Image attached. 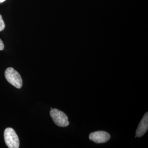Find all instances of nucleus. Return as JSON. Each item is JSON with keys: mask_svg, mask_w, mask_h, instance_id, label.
<instances>
[{"mask_svg": "<svg viewBox=\"0 0 148 148\" xmlns=\"http://www.w3.org/2000/svg\"><path fill=\"white\" fill-rule=\"evenodd\" d=\"M5 77L7 81L16 88L20 89L23 86L21 76L13 68H8L5 71Z\"/></svg>", "mask_w": 148, "mask_h": 148, "instance_id": "nucleus-1", "label": "nucleus"}, {"mask_svg": "<svg viewBox=\"0 0 148 148\" xmlns=\"http://www.w3.org/2000/svg\"><path fill=\"white\" fill-rule=\"evenodd\" d=\"M5 144L9 148L19 147V139L15 131L10 127L7 128L4 132Z\"/></svg>", "mask_w": 148, "mask_h": 148, "instance_id": "nucleus-2", "label": "nucleus"}, {"mask_svg": "<svg viewBox=\"0 0 148 148\" xmlns=\"http://www.w3.org/2000/svg\"><path fill=\"white\" fill-rule=\"evenodd\" d=\"M50 115L54 122L59 127H67L69 125L68 117L63 111L57 109H52L50 111Z\"/></svg>", "mask_w": 148, "mask_h": 148, "instance_id": "nucleus-3", "label": "nucleus"}, {"mask_svg": "<svg viewBox=\"0 0 148 148\" xmlns=\"http://www.w3.org/2000/svg\"><path fill=\"white\" fill-rule=\"evenodd\" d=\"M90 140L96 143H104L108 142L110 138V134L106 132L100 131L91 133L89 136Z\"/></svg>", "mask_w": 148, "mask_h": 148, "instance_id": "nucleus-4", "label": "nucleus"}, {"mask_svg": "<svg viewBox=\"0 0 148 148\" xmlns=\"http://www.w3.org/2000/svg\"><path fill=\"white\" fill-rule=\"evenodd\" d=\"M148 129V113L144 115L143 119L140 122L137 131H136V136L138 137H140L146 133Z\"/></svg>", "mask_w": 148, "mask_h": 148, "instance_id": "nucleus-5", "label": "nucleus"}, {"mask_svg": "<svg viewBox=\"0 0 148 148\" xmlns=\"http://www.w3.org/2000/svg\"><path fill=\"white\" fill-rule=\"evenodd\" d=\"M5 28V24L3 21L2 16L0 14V32L3 31Z\"/></svg>", "mask_w": 148, "mask_h": 148, "instance_id": "nucleus-6", "label": "nucleus"}, {"mask_svg": "<svg viewBox=\"0 0 148 148\" xmlns=\"http://www.w3.org/2000/svg\"><path fill=\"white\" fill-rule=\"evenodd\" d=\"M4 44L2 41L0 39V51H2L4 49Z\"/></svg>", "mask_w": 148, "mask_h": 148, "instance_id": "nucleus-7", "label": "nucleus"}, {"mask_svg": "<svg viewBox=\"0 0 148 148\" xmlns=\"http://www.w3.org/2000/svg\"><path fill=\"white\" fill-rule=\"evenodd\" d=\"M5 0H0V3H2V2H5Z\"/></svg>", "mask_w": 148, "mask_h": 148, "instance_id": "nucleus-8", "label": "nucleus"}]
</instances>
